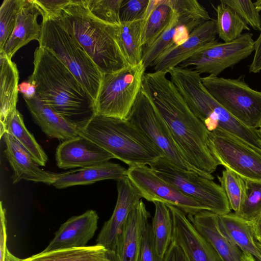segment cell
Wrapping results in <instances>:
<instances>
[{
	"mask_svg": "<svg viewBox=\"0 0 261 261\" xmlns=\"http://www.w3.org/2000/svg\"><path fill=\"white\" fill-rule=\"evenodd\" d=\"M6 149L4 153L13 171L12 182L21 180L53 185L57 173L40 168L28 151L12 136L8 133L3 136Z\"/></svg>",
	"mask_w": 261,
	"mask_h": 261,
	"instance_id": "d6986e66",
	"label": "cell"
},
{
	"mask_svg": "<svg viewBox=\"0 0 261 261\" xmlns=\"http://www.w3.org/2000/svg\"><path fill=\"white\" fill-rule=\"evenodd\" d=\"M201 80L214 99L238 121L251 128L261 127V92L251 88L241 77L209 75Z\"/></svg>",
	"mask_w": 261,
	"mask_h": 261,
	"instance_id": "52a82bcc",
	"label": "cell"
},
{
	"mask_svg": "<svg viewBox=\"0 0 261 261\" xmlns=\"http://www.w3.org/2000/svg\"><path fill=\"white\" fill-rule=\"evenodd\" d=\"M0 123L16 109L19 72L17 66L4 52H0Z\"/></svg>",
	"mask_w": 261,
	"mask_h": 261,
	"instance_id": "484cf974",
	"label": "cell"
},
{
	"mask_svg": "<svg viewBox=\"0 0 261 261\" xmlns=\"http://www.w3.org/2000/svg\"><path fill=\"white\" fill-rule=\"evenodd\" d=\"M175 13L167 0H149L144 19L141 44L151 45L169 26Z\"/></svg>",
	"mask_w": 261,
	"mask_h": 261,
	"instance_id": "4316f807",
	"label": "cell"
},
{
	"mask_svg": "<svg viewBox=\"0 0 261 261\" xmlns=\"http://www.w3.org/2000/svg\"><path fill=\"white\" fill-rule=\"evenodd\" d=\"M127 177L141 197L147 201L175 206L187 215L208 211L199 202L181 192L146 165L129 167Z\"/></svg>",
	"mask_w": 261,
	"mask_h": 261,
	"instance_id": "4fadbf2b",
	"label": "cell"
},
{
	"mask_svg": "<svg viewBox=\"0 0 261 261\" xmlns=\"http://www.w3.org/2000/svg\"><path fill=\"white\" fill-rule=\"evenodd\" d=\"M0 126L1 139L4 134H9L17 141L39 166H45L47 155L25 127L23 117L17 110L10 113L4 122L0 123Z\"/></svg>",
	"mask_w": 261,
	"mask_h": 261,
	"instance_id": "83f0119b",
	"label": "cell"
},
{
	"mask_svg": "<svg viewBox=\"0 0 261 261\" xmlns=\"http://www.w3.org/2000/svg\"><path fill=\"white\" fill-rule=\"evenodd\" d=\"M28 81L37 87L41 100L77 128L95 115L93 98L67 67L49 49L39 46Z\"/></svg>",
	"mask_w": 261,
	"mask_h": 261,
	"instance_id": "7a4b0ae2",
	"label": "cell"
},
{
	"mask_svg": "<svg viewBox=\"0 0 261 261\" xmlns=\"http://www.w3.org/2000/svg\"><path fill=\"white\" fill-rule=\"evenodd\" d=\"M55 20L76 39L103 74L130 66L120 43L119 26L96 18L86 0H72Z\"/></svg>",
	"mask_w": 261,
	"mask_h": 261,
	"instance_id": "3957f363",
	"label": "cell"
},
{
	"mask_svg": "<svg viewBox=\"0 0 261 261\" xmlns=\"http://www.w3.org/2000/svg\"><path fill=\"white\" fill-rule=\"evenodd\" d=\"M0 261H5L7 248V227L6 210L3 205L2 202L0 203Z\"/></svg>",
	"mask_w": 261,
	"mask_h": 261,
	"instance_id": "7bdbcfd3",
	"label": "cell"
},
{
	"mask_svg": "<svg viewBox=\"0 0 261 261\" xmlns=\"http://www.w3.org/2000/svg\"><path fill=\"white\" fill-rule=\"evenodd\" d=\"M173 221L172 240L183 249L189 261H222L210 244L197 231L186 214L167 205Z\"/></svg>",
	"mask_w": 261,
	"mask_h": 261,
	"instance_id": "9a60e30c",
	"label": "cell"
},
{
	"mask_svg": "<svg viewBox=\"0 0 261 261\" xmlns=\"http://www.w3.org/2000/svg\"><path fill=\"white\" fill-rule=\"evenodd\" d=\"M164 261H189L181 247L174 240L172 241L166 251Z\"/></svg>",
	"mask_w": 261,
	"mask_h": 261,
	"instance_id": "ee69618b",
	"label": "cell"
},
{
	"mask_svg": "<svg viewBox=\"0 0 261 261\" xmlns=\"http://www.w3.org/2000/svg\"><path fill=\"white\" fill-rule=\"evenodd\" d=\"M34 1L43 11L44 15L42 18L56 20L60 16L63 9L70 4L72 0Z\"/></svg>",
	"mask_w": 261,
	"mask_h": 261,
	"instance_id": "b9f144b4",
	"label": "cell"
},
{
	"mask_svg": "<svg viewBox=\"0 0 261 261\" xmlns=\"http://www.w3.org/2000/svg\"><path fill=\"white\" fill-rule=\"evenodd\" d=\"M23 261H108V250L102 246L96 244L81 247L41 252Z\"/></svg>",
	"mask_w": 261,
	"mask_h": 261,
	"instance_id": "f546056e",
	"label": "cell"
},
{
	"mask_svg": "<svg viewBox=\"0 0 261 261\" xmlns=\"http://www.w3.org/2000/svg\"><path fill=\"white\" fill-rule=\"evenodd\" d=\"M216 20L211 19L197 27L181 45L160 57L152 65L154 71L168 73L207 45L216 40Z\"/></svg>",
	"mask_w": 261,
	"mask_h": 261,
	"instance_id": "ac0fdd59",
	"label": "cell"
},
{
	"mask_svg": "<svg viewBox=\"0 0 261 261\" xmlns=\"http://www.w3.org/2000/svg\"><path fill=\"white\" fill-rule=\"evenodd\" d=\"M44 13L34 0H21L14 31L3 49L12 59L16 52L32 40L39 42L42 27L37 21L39 15Z\"/></svg>",
	"mask_w": 261,
	"mask_h": 261,
	"instance_id": "7402d4cb",
	"label": "cell"
},
{
	"mask_svg": "<svg viewBox=\"0 0 261 261\" xmlns=\"http://www.w3.org/2000/svg\"><path fill=\"white\" fill-rule=\"evenodd\" d=\"M40 46L51 51L67 67L94 100L103 74L76 39L55 19L42 18Z\"/></svg>",
	"mask_w": 261,
	"mask_h": 261,
	"instance_id": "8992f818",
	"label": "cell"
},
{
	"mask_svg": "<svg viewBox=\"0 0 261 261\" xmlns=\"http://www.w3.org/2000/svg\"><path fill=\"white\" fill-rule=\"evenodd\" d=\"M251 33L242 34L229 42L215 40L204 46L180 63L181 68L193 66L192 69L200 74L209 73L218 75L227 68L231 67L247 58L254 50L255 41Z\"/></svg>",
	"mask_w": 261,
	"mask_h": 261,
	"instance_id": "7c38bea8",
	"label": "cell"
},
{
	"mask_svg": "<svg viewBox=\"0 0 261 261\" xmlns=\"http://www.w3.org/2000/svg\"><path fill=\"white\" fill-rule=\"evenodd\" d=\"M218 219L222 230L242 252L249 253L261 261V255L254 238L251 221L230 213L218 215Z\"/></svg>",
	"mask_w": 261,
	"mask_h": 261,
	"instance_id": "f1b7e54d",
	"label": "cell"
},
{
	"mask_svg": "<svg viewBox=\"0 0 261 261\" xmlns=\"http://www.w3.org/2000/svg\"><path fill=\"white\" fill-rule=\"evenodd\" d=\"M245 194L237 215L252 221L261 216V182L244 179Z\"/></svg>",
	"mask_w": 261,
	"mask_h": 261,
	"instance_id": "e575fe53",
	"label": "cell"
},
{
	"mask_svg": "<svg viewBox=\"0 0 261 261\" xmlns=\"http://www.w3.org/2000/svg\"><path fill=\"white\" fill-rule=\"evenodd\" d=\"M220 2L229 7L248 25L261 32V16L252 1L221 0Z\"/></svg>",
	"mask_w": 261,
	"mask_h": 261,
	"instance_id": "74e56055",
	"label": "cell"
},
{
	"mask_svg": "<svg viewBox=\"0 0 261 261\" xmlns=\"http://www.w3.org/2000/svg\"><path fill=\"white\" fill-rule=\"evenodd\" d=\"M98 221V214L91 210L71 217L61 225L42 252L86 246L97 229Z\"/></svg>",
	"mask_w": 261,
	"mask_h": 261,
	"instance_id": "e0dca14e",
	"label": "cell"
},
{
	"mask_svg": "<svg viewBox=\"0 0 261 261\" xmlns=\"http://www.w3.org/2000/svg\"><path fill=\"white\" fill-rule=\"evenodd\" d=\"M187 217L222 261H240L243 252L221 228L218 215L204 210Z\"/></svg>",
	"mask_w": 261,
	"mask_h": 261,
	"instance_id": "ffe728a7",
	"label": "cell"
},
{
	"mask_svg": "<svg viewBox=\"0 0 261 261\" xmlns=\"http://www.w3.org/2000/svg\"><path fill=\"white\" fill-rule=\"evenodd\" d=\"M78 134L133 167L150 165L163 154L137 127L127 119L95 115Z\"/></svg>",
	"mask_w": 261,
	"mask_h": 261,
	"instance_id": "277c9868",
	"label": "cell"
},
{
	"mask_svg": "<svg viewBox=\"0 0 261 261\" xmlns=\"http://www.w3.org/2000/svg\"><path fill=\"white\" fill-rule=\"evenodd\" d=\"M256 9L259 12L261 11V0L256 1L254 3Z\"/></svg>",
	"mask_w": 261,
	"mask_h": 261,
	"instance_id": "816d5d0a",
	"label": "cell"
},
{
	"mask_svg": "<svg viewBox=\"0 0 261 261\" xmlns=\"http://www.w3.org/2000/svg\"><path fill=\"white\" fill-rule=\"evenodd\" d=\"M174 12L179 16L205 21L211 20L208 12L196 0H167Z\"/></svg>",
	"mask_w": 261,
	"mask_h": 261,
	"instance_id": "f35d334b",
	"label": "cell"
},
{
	"mask_svg": "<svg viewBox=\"0 0 261 261\" xmlns=\"http://www.w3.org/2000/svg\"><path fill=\"white\" fill-rule=\"evenodd\" d=\"M144 19L121 23L119 41L126 60L130 65L142 62L143 47L141 44Z\"/></svg>",
	"mask_w": 261,
	"mask_h": 261,
	"instance_id": "4dcf8cb0",
	"label": "cell"
},
{
	"mask_svg": "<svg viewBox=\"0 0 261 261\" xmlns=\"http://www.w3.org/2000/svg\"><path fill=\"white\" fill-rule=\"evenodd\" d=\"M21 0H4L0 8V51L11 36Z\"/></svg>",
	"mask_w": 261,
	"mask_h": 261,
	"instance_id": "8d00e7d4",
	"label": "cell"
},
{
	"mask_svg": "<svg viewBox=\"0 0 261 261\" xmlns=\"http://www.w3.org/2000/svg\"><path fill=\"white\" fill-rule=\"evenodd\" d=\"M203 22L175 13L169 26L160 36L151 45L143 47L142 63L145 69L151 67L162 55L183 43L191 33Z\"/></svg>",
	"mask_w": 261,
	"mask_h": 261,
	"instance_id": "44dd1931",
	"label": "cell"
},
{
	"mask_svg": "<svg viewBox=\"0 0 261 261\" xmlns=\"http://www.w3.org/2000/svg\"><path fill=\"white\" fill-rule=\"evenodd\" d=\"M150 216L141 199L129 213L118 237L115 250L118 261H139L143 231Z\"/></svg>",
	"mask_w": 261,
	"mask_h": 261,
	"instance_id": "603a6c76",
	"label": "cell"
},
{
	"mask_svg": "<svg viewBox=\"0 0 261 261\" xmlns=\"http://www.w3.org/2000/svg\"><path fill=\"white\" fill-rule=\"evenodd\" d=\"M126 119L150 140L163 157L175 166L206 177L187 161L174 141L163 118L142 86Z\"/></svg>",
	"mask_w": 261,
	"mask_h": 261,
	"instance_id": "ba28073f",
	"label": "cell"
},
{
	"mask_svg": "<svg viewBox=\"0 0 261 261\" xmlns=\"http://www.w3.org/2000/svg\"><path fill=\"white\" fill-rule=\"evenodd\" d=\"M142 62L105 74L95 101L96 115L126 119L142 85Z\"/></svg>",
	"mask_w": 261,
	"mask_h": 261,
	"instance_id": "9c48e42d",
	"label": "cell"
},
{
	"mask_svg": "<svg viewBox=\"0 0 261 261\" xmlns=\"http://www.w3.org/2000/svg\"><path fill=\"white\" fill-rule=\"evenodd\" d=\"M258 131L259 132V134H260V137H261V127L259 128Z\"/></svg>",
	"mask_w": 261,
	"mask_h": 261,
	"instance_id": "db71d44e",
	"label": "cell"
},
{
	"mask_svg": "<svg viewBox=\"0 0 261 261\" xmlns=\"http://www.w3.org/2000/svg\"><path fill=\"white\" fill-rule=\"evenodd\" d=\"M108 261H118L115 251H108Z\"/></svg>",
	"mask_w": 261,
	"mask_h": 261,
	"instance_id": "f907efd6",
	"label": "cell"
},
{
	"mask_svg": "<svg viewBox=\"0 0 261 261\" xmlns=\"http://www.w3.org/2000/svg\"><path fill=\"white\" fill-rule=\"evenodd\" d=\"M5 261H23V259H20L12 254L8 249L6 250L5 260Z\"/></svg>",
	"mask_w": 261,
	"mask_h": 261,
	"instance_id": "c3c4849f",
	"label": "cell"
},
{
	"mask_svg": "<svg viewBox=\"0 0 261 261\" xmlns=\"http://www.w3.org/2000/svg\"><path fill=\"white\" fill-rule=\"evenodd\" d=\"M139 261H164L157 253L151 225L144 226L141 244Z\"/></svg>",
	"mask_w": 261,
	"mask_h": 261,
	"instance_id": "60d3db41",
	"label": "cell"
},
{
	"mask_svg": "<svg viewBox=\"0 0 261 261\" xmlns=\"http://www.w3.org/2000/svg\"><path fill=\"white\" fill-rule=\"evenodd\" d=\"M18 92L22 94L23 98L31 99L37 95V87L33 82H23L18 85Z\"/></svg>",
	"mask_w": 261,
	"mask_h": 261,
	"instance_id": "bcb514c9",
	"label": "cell"
},
{
	"mask_svg": "<svg viewBox=\"0 0 261 261\" xmlns=\"http://www.w3.org/2000/svg\"><path fill=\"white\" fill-rule=\"evenodd\" d=\"M115 159L110 153L82 136L63 141L57 148L56 160L61 169L85 168Z\"/></svg>",
	"mask_w": 261,
	"mask_h": 261,
	"instance_id": "2e32d148",
	"label": "cell"
},
{
	"mask_svg": "<svg viewBox=\"0 0 261 261\" xmlns=\"http://www.w3.org/2000/svg\"><path fill=\"white\" fill-rule=\"evenodd\" d=\"M251 223L255 240L261 245V216Z\"/></svg>",
	"mask_w": 261,
	"mask_h": 261,
	"instance_id": "7dc6e473",
	"label": "cell"
},
{
	"mask_svg": "<svg viewBox=\"0 0 261 261\" xmlns=\"http://www.w3.org/2000/svg\"><path fill=\"white\" fill-rule=\"evenodd\" d=\"M149 0H123L120 11L121 23L144 19Z\"/></svg>",
	"mask_w": 261,
	"mask_h": 261,
	"instance_id": "ab89813d",
	"label": "cell"
},
{
	"mask_svg": "<svg viewBox=\"0 0 261 261\" xmlns=\"http://www.w3.org/2000/svg\"><path fill=\"white\" fill-rule=\"evenodd\" d=\"M166 74L164 71L145 72L142 86L187 161L206 177L213 180L212 173L218 164L208 146L210 132Z\"/></svg>",
	"mask_w": 261,
	"mask_h": 261,
	"instance_id": "6da1fadb",
	"label": "cell"
},
{
	"mask_svg": "<svg viewBox=\"0 0 261 261\" xmlns=\"http://www.w3.org/2000/svg\"><path fill=\"white\" fill-rule=\"evenodd\" d=\"M254 55L249 72L258 73L261 70V32L254 43Z\"/></svg>",
	"mask_w": 261,
	"mask_h": 261,
	"instance_id": "f6af8a7d",
	"label": "cell"
},
{
	"mask_svg": "<svg viewBox=\"0 0 261 261\" xmlns=\"http://www.w3.org/2000/svg\"><path fill=\"white\" fill-rule=\"evenodd\" d=\"M256 244L258 249V250L261 255V245L256 242Z\"/></svg>",
	"mask_w": 261,
	"mask_h": 261,
	"instance_id": "f5cc1de1",
	"label": "cell"
},
{
	"mask_svg": "<svg viewBox=\"0 0 261 261\" xmlns=\"http://www.w3.org/2000/svg\"><path fill=\"white\" fill-rule=\"evenodd\" d=\"M240 261H256L254 256L251 254L243 252Z\"/></svg>",
	"mask_w": 261,
	"mask_h": 261,
	"instance_id": "681fc988",
	"label": "cell"
},
{
	"mask_svg": "<svg viewBox=\"0 0 261 261\" xmlns=\"http://www.w3.org/2000/svg\"><path fill=\"white\" fill-rule=\"evenodd\" d=\"M149 167L181 192L199 202L208 211L219 215L230 212L229 202L222 188L213 179L195 172L182 170L164 157Z\"/></svg>",
	"mask_w": 261,
	"mask_h": 261,
	"instance_id": "30bf717a",
	"label": "cell"
},
{
	"mask_svg": "<svg viewBox=\"0 0 261 261\" xmlns=\"http://www.w3.org/2000/svg\"><path fill=\"white\" fill-rule=\"evenodd\" d=\"M214 9L217 14L218 35L224 42L237 39L244 30H250L246 23L226 5L220 2Z\"/></svg>",
	"mask_w": 261,
	"mask_h": 261,
	"instance_id": "d6a6232c",
	"label": "cell"
},
{
	"mask_svg": "<svg viewBox=\"0 0 261 261\" xmlns=\"http://www.w3.org/2000/svg\"><path fill=\"white\" fill-rule=\"evenodd\" d=\"M91 14L100 20L120 26V11L123 0H86Z\"/></svg>",
	"mask_w": 261,
	"mask_h": 261,
	"instance_id": "d590c367",
	"label": "cell"
},
{
	"mask_svg": "<svg viewBox=\"0 0 261 261\" xmlns=\"http://www.w3.org/2000/svg\"><path fill=\"white\" fill-rule=\"evenodd\" d=\"M226 196L230 209L234 213L239 211L245 194V180L233 171L225 169L221 176H218Z\"/></svg>",
	"mask_w": 261,
	"mask_h": 261,
	"instance_id": "836d02e7",
	"label": "cell"
},
{
	"mask_svg": "<svg viewBox=\"0 0 261 261\" xmlns=\"http://www.w3.org/2000/svg\"><path fill=\"white\" fill-rule=\"evenodd\" d=\"M153 203L155 212L151 226L157 253L164 258L172 240L173 221L166 204L158 201Z\"/></svg>",
	"mask_w": 261,
	"mask_h": 261,
	"instance_id": "1f68e13d",
	"label": "cell"
},
{
	"mask_svg": "<svg viewBox=\"0 0 261 261\" xmlns=\"http://www.w3.org/2000/svg\"><path fill=\"white\" fill-rule=\"evenodd\" d=\"M23 99L34 122L48 138L65 141L79 135L74 125L41 100L37 94L31 99Z\"/></svg>",
	"mask_w": 261,
	"mask_h": 261,
	"instance_id": "cb8c5ba5",
	"label": "cell"
},
{
	"mask_svg": "<svg viewBox=\"0 0 261 261\" xmlns=\"http://www.w3.org/2000/svg\"><path fill=\"white\" fill-rule=\"evenodd\" d=\"M117 199L110 218L105 222L96 239V244L108 251H115L118 237L129 213L138 204L141 194L126 176L117 181Z\"/></svg>",
	"mask_w": 261,
	"mask_h": 261,
	"instance_id": "5bb4252c",
	"label": "cell"
},
{
	"mask_svg": "<svg viewBox=\"0 0 261 261\" xmlns=\"http://www.w3.org/2000/svg\"><path fill=\"white\" fill-rule=\"evenodd\" d=\"M168 73L191 110L209 132L217 129L225 131L261 153L258 130L247 127L219 104L202 84L199 73L192 68L178 66L171 68Z\"/></svg>",
	"mask_w": 261,
	"mask_h": 261,
	"instance_id": "5b68a950",
	"label": "cell"
},
{
	"mask_svg": "<svg viewBox=\"0 0 261 261\" xmlns=\"http://www.w3.org/2000/svg\"><path fill=\"white\" fill-rule=\"evenodd\" d=\"M208 146L218 165L244 179L261 182V153L258 151L219 129L210 132Z\"/></svg>",
	"mask_w": 261,
	"mask_h": 261,
	"instance_id": "8fae6325",
	"label": "cell"
},
{
	"mask_svg": "<svg viewBox=\"0 0 261 261\" xmlns=\"http://www.w3.org/2000/svg\"><path fill=\"white\" fill-rule=\"evenodd\" d=\"M125 168L119 164L107 162L95 165L57 173L53 185L57 189L91 184L106 180L116 181L127 176Z\"/></svg>",
	"mask_w": 261,
	"mask_h": 261,
	"instance_id": "d4e9b609",
	"label": "cell"
}]
</instances>
